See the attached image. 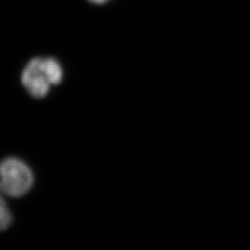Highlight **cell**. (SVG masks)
Here are the masks:
<instances>
[{
	"mask_svg": "<svg viewBox=\"0 0 250 250\" xmlns=\"http://www.w3.org/2000/svg\"><path fill=\"white\" fill-rule=\"evenodd\" d=\"M62 78L61 63L51 57L32 59L21 73V83L24 88L36 99L46 97L51 86L60 84Z\"/></svg>",
	"mask_w": 250,
	"mask_h": 250,
	"instance_id": "1",
	"label": "cell"
},
{
	"mask_svg": "<svg viewBox=\"0 0 250 250\" xmlns=\"http://www.w3.org/2000/svg\"><path fill=\"white\" fill-rule=\"evenodd\" d=\"M34 175L24 161L8 158L0 163V191L11 197H21L33 187Z\"/></svg>",
	"mask_w": 250,
	"mask_h": 250,
	"instance_id": "2",
	"label": "cell"
},
{
	"mask_svg": "<svg viewBox=\"0 0 250 250\" xmlns=\"http://www.w3.org/2000/svg\"><path fill=\"white\" fill-rule=\"evenodd\" d=\"M12 222V215L4 198L0 196V232L9 228Z\"/></svg>",
	"mask_w": 250,
	"mask_h": 250,
	"instance_id": "3",
	"label": "cell"
},
{
	"mask_svg": "<svg viewBox=\"0 0 250 250\" xmlns=\"http://www.w3.org/2000/svg\"><path fill=\"white\" fill-rule=\"evenodd\" d=\"M88 1L93 4H96V5H103V4L108 2L109 0H88Z\"/></svg>",
	"mask_w": 250,
	"mask_h": 250,
	"instance_id": "4",
	"label": "cell"
}]
</instances>
